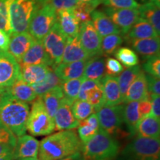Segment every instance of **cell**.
I'll list each match as a JSON object with an SVG mask.
<instances>
[{
	"mask_svg": "<svg viewBox=\"0 0 160 160\" xmlns=\"http://www.w3.org/2000/svg\"><path fill=\"white\" fill-rule=\"evenodd\" d=\"M160 140L137 136L125 148L122 155L133 160L148 157H159Z\"/></svg>",
	"mask_w": 160,
	"mask_h": 160,
	"instance_id": "cell-7",
	"label": "cell"
},
{
	"mask_svg": "<svg viewBox=\"0 0 160 160\" xmlns=\"http://www.w3.org/2000/svg\"><path fill=\"white\" fill-rule=\"evenodd\" d=\"M143 69L148 74L160 78L159 55L145 58V62L143 63Z\"/></svg>",
	"mask_w": 160,
	"mask_h": 160,
	"instance_id": "cell-42",
	"label": "cell"
},
{
	"mask_svg": "<svg viewBox=\"0 0 160 160\" xmlns=\"http://www.w3.org/2000/svg\"><path fill=\"white\" fill-rule=\"evenodd\" d=\"M20 75V66L8 52H0V93L11 87Z\"/></svg>",
	"mask_w": 160,
	"mask_h": 160,
	"instance_id": "cell-10",
	"label": "cell"
},
{
	"mask_svg": "<svg viewBox=\"0 0 160 160\" xmlns=\"http://www.w3.org/2000/svg\"><path fill=\"white\" fill-rule=\"evenodd\" d=\"M35 39L29 32L12 33L10 36V42L8 52L19 63L25 53L28 51L34 42Z\"/></svg>",
	"mask_w": 160,
	"mask_h": 160,
	"instance_id": "cell-14",
	"label": "cell"
},
{
	"mask_svg": "<svg viewBox=\"0 0 160 160\" xmlns=\"http://www.w3.org/2000/svg\"><path fill=\"white\" fill-rule=\"evenodd\" d=\"M86 101L94 108L95 111L105 105V98L101 81L94 88L91 90L87 95Z\"/></svg>",
	"mask_w": 160,
	"mask_h": 160,
	"instance_id": "cell-39",
	"label": "cell"
},
{
	"mask_svg": "<svg viewBox=\"0 0 160 160\" xmlns=\"http://www.w3.org/2000/svg\"><path fill=\"white\" fill-rule=\"evenodd\" d=\"M10 36L0 29V52H7L8 49Z\"/></svg>",
	"mask_w": 160,
	"mask_h": 160,
	"instance_id": "cell-51",
	"label": "cell"
},
{
	"mask_svg": "<svg viewBox=\"0 0 160 160\" xmlns=\"http://www.w3.org/2000/svg\"><path fill=\"white\" fill-rule=\"evenodd\" d=\"M150 2L154 4L157 7L160 8V0H150Z\"/></svg>",
	"mask_w": 160,
	"mask_h": 160,
	"instance_id": "cell-56",
	"label": "cell"
},
{
	"mask_svg": "<svg viewBox=\"0 0 160 160\" xmlns=\"http://www.w3.org/2000/svg\"><path fill=\"white\" fill-rule=\"evenodd\" d=\"M57 21V11L46 2L38 9L30 22L29 33L36 40H42Z\"/></svg>",
	"mask_w": 160,
	"mask_h": 160,
	"instance_id": "cell-6",
	"label": "cell"
},
{
	"mask_svg": "<svg viewBox=\"0 0 160 160\" xmlns=\"http://www.w3.org/2000/svg\"><path fill=\"white\" fill-rule=\"evenodd\" d=\"M105 98V105L114 106L123 102V99L120 93L118 77L106 74L101 80Z\"/></svg>",
	"mask_w": 160,
	"mask_h": 160,
	"instance_id": "cell-19",
	"label": "cell"
},
{
	"mask_svg": "<svg viewBox=\"0 0 160 160\" xmlns=\"http://www.w3.org/2000/svg\"><path fill=\"white\" fill-rule=\"evenodd\" d=\"M57 22L67 38L76 37L79 34L80 25L72 10L57 11Z\"/></svg>",
	"mask_w": 160,
	"mask_h": 160,
	"instance_id": "cell-23",
	"label": "cell"
},
{
	"mask_svg": "<svg viewBox=\"0 0 160 160\" xmlns=\"http://www.w3.org/2000/svg\"><path fill=\"white\" fill-rule=\"evenodd\" d=\"M11 0H0V29L8 35L12 33L9 16V3Z\"/></svg>",
	"mask_w": 160,
	"mask_h": 160,
	"instance_id": "cell-40",
	"label": "cell"
},
{
	"mask_svg": "<svg viewBox=\"0 0 160 160\" xmlns=\"http://www.w3.org/2000/svg\"><path fill=\"white\" fill-rule=\"evenodd\" d=\"M101 3L113 8H138L139 4L135 0H101Z\"/></svg>",
	"mask_w": 160,
	"mask_h": 160,
	"instance_id": "cell-43",
	"label": "cell"
},
{
	"mask_svg": "<svg viewBox=\"0 0 160 160\" xmlns=\"http://www.w3.org/2000/svg\"><path fill=\"white\" fill-rule=\"evenodd\" d=\"M159 37L153 27L142 18H139L127 33V39H148Z\"/></svg>",
	"mask_w": 160,
	"mask_h": 160,
	"instance_id": "cell-28",
	"label": "cell"
},
{
	"mask_svg": "<svg viewBox=\"0 0 160 160\" xmlns=\"http://www.w3.org/2000/svg\"><path fill=\"white\" fill-rule=\"evenodd\" d=\"M139 17L142 18L151 24L157 31V34L160 33V10L159 8L153 3L148 2L142 5L138 8Z\"/></svg>",
	"mask_w": 160,
	"mask_h": 160,
	"instance_id": "cell-29",
	"label": "cell"
},
{
	"mask_svg": "<svg viewBox=\"0 0 160 160\" xmlns=\"http://www.w3.org/2000/svg\"><path fill=\"white\" fill-rule=\"evenodd\" d=\"M3 93L8 94L13 99L25 103L32 102L37 97L31 85H28L22 79L20 76L11 87L4 90L0 93V94H3Z\"/></svg>",
	"mask_w": 160,
	"mask_h": 160,
	"instance_id": "cell-17",
	"label": "cell"
},
{
	"mask_svg": "<svg viewBox=\"0 0 160 160\" xmlns=\"http://www.w3.org/2000/svg\"><path fill=\"white\" fill-rule=\"evenodd\" d=\"M136 2H139L140 3L142 4H144V3H146V2H150V0H135Z\"/></svg>",
	"mask_w": 160,
	"mask_h": 160,
	"instance_id": "cell-59",
	"label": "cell"
},
{
	"mask_svg": "<svg viewBox=\"0 0 160 160\" xmlns=\"http://www.w3.org/2000/svg\"><path fill=\"white\" fill-rule=\"evenodd\" d=\"M127 41L129 42L132 48L138 53L143 56L145 58L159 55V37L142 39H127Z\"/></svg>",
	"mask_w": 160,
	"mask_h": 160,
	"instance_id": "cell-24",
	"label": "cell"
},
{
	"mask_svg": "<svg viewBox=\"0 0 160 160\" xmlns=\"http://www.w3.org/2000/svg\"><path fill=\"white\" fill-rule=\"evenodd\" d=\"M136 133L139 137L159 139L160 120L150 114L142 117L137 124Z\"/></svg>",
	"mask_w": 160,
	"mask_h": 160,
	"instance_id": "cell-26",
	"label": "cell"
},
{
	"mask_svg": "<svg viewBox=\"0 0 160 160\" xmlns=\"http://www.w3.org/2000/svg\"><path fill=\"white\" fill-rule=\"evenodd\" d=\"M89 59V55L85 51L80 42L79 34L76 37L68 38L62 59L63 63L85 61Z\"/></svg>",
	"mask_w": 160,
	"mask_h": 160,
	"instance_id": "cell-18",
	"label": "cell"
},
{
	"mask_svg": "<svg viewBox=\"0 0 160 160\" xmlns=\"http://www.w3.org/2000/svg\"><path fill=\"white\" fill-rule=\"evenodd\" d=\"M21 67L33 65H46L52 67V62L46 53L42 40H36L19 62Z\"/></svg>",
	"mask_w": 160,
	"mask_h": 160,
	"instance_id": "cell-15",
	"label": "cell"
},
{
	"mask_svg": "<svg viewBox=\"0 0 160 160\" xmlns=\"http://www.w3.org/2000/svg\"><path fill=\"white\" fill-rule=\"evenodd\" d=\"M115 57L122 66L127 68L137 65L139 63V57L137 53L129 48H120L115 51Z\"/></svg>",
	"mask_w": 160,
	"mask_h": 160,
	"instance_id": "cell-36",
	"label": "cell"
},
{
	"mask_svg": "<svg viewBox=\"0 0 160 160\" xmlns=\"http://www.w3.org/2000/svg\"><path fill=\"white\" fill-rule=\"evenodd\" d=\"M0 160H13V153H8V154L0 156Z\"/></svg>",
	"mask_w": 160,
	"mask_h": 160,
	"instance_id": "cell-55",
	"label": "cell"
},
{
	"mask_svg": "<svg viewBox=\"0 0 160 160\" xmlns=\"http://www.w3.org/2000/svg\"><path fill=\"white\" fill-rule=\"evenodd\" d=\"M80 2H84L91 5L93 8H96L101 3V0H78Z\"/></svg>",
	"mask_w": 160,
	"mask_h": 160,
	"instance_id": "cell-53",
	"label": "cell"
},
{
	"mask_svg": "<svg viewBox=\"0 0 160 160\" xmlns=\"http://www.w3.org/2000/svg\"><path fill=\"white\" fill-rule=\"evenodd\" d=\"M57 160H83L82 158V153L79 152V153H76L74 155L70 156V157L63 158V159H57Z\"/></svg>",
	"mask_w": 160,
	"mask_h": 160,
	"instance_id": "cell-54",
	"label": "cell"
},
{
	"mask_svg": "<svg viewBox=\"0 0 160 160\" xmlns=\"http://www.w3.org/2000/svg\"><path fill=\"white\" fill-rule=\"evenodd\" d=\"M91 5L84 2H79L78 5L72 10L73 15L77 18L79 24H83L88 22L91 21V14L92 11H94Z\"/></svg>",
	"mask_w": 160,
	"mask_h": 160,
	"instance_id": "cell-41",
	"label": "cell"
},
{
	"mask_svg": "<svg viewBox=\"0 0 160 160\" xmlns=\"http://www.w3.org/2000/svg\"><path fill=\"white\" fill-rule=\"evenodd\" d=\"M51 66L46 65H27L20 68V77L30 85L41 82L45 79Z\"/></svg>",
	"mask_w": 160,
	"mask_h": 160,
	"instance_id": "cell-25",
	"label": "cell"
},
{
	"mask_svg": "<svg viewBox=\"0 0 160 160\" xmlns=\"http://www.w3.org/2000/svg\"><path fill=\"white\" fill-rule=\"evenodd\" d=\"M41 97L42 99L46 111L48 112L50 117L53 119L59 104L61 102L62 99L64 98L61 85H58L57 87L53 88V89L48 91Z\"/></svg>",
	"mask_w": 160,
	"mask_h": 160,
	"instance_id": "cell-31",
	"label": "cell"
},
{
	"mask_svg": "<svg viewBox=\"0 0 160 160\" xmlns=\"http://www.w3.org/2000/svg\"><path fill=\"white\" fill-rule=\"evenodd\" d=\"M73 102L64 97L59 104L54 116L55 129L57 131L73 130L79 125V121L73 116L71 111Z\"/></svg>",
	"mask_w": 160,
	"mask_h": 160,
	"instance_id": "cell-13",
	"label": "cell"
},
{
	"mask_svg": "<svg viewBox=\"0 0 160 160\" xmlns=\"http://www.w3.org/2000/svg\"><path fill=\"white\" fill-rule=\"evenodd\" d=\"M13 148L7 144L0 143V156H3L8 153H13Z\"/></svg>",
	"mask_w": 160,
	"mask_h": 160,
	"instance_id": "cell-52",
	"label": "cell"
},
{
	"mask_svg": "<svg viewBox=\"0 0 160 160\" xmlns=\"http://www.w3.org/2000/svg\"><path fill=\"white\" fill-rule=\"evenodd\" d=\"M83 160H113L119 151L116 139L103 130L84 144L82 148Z\"/></svg>",
	"mask_w": 160,
	"mask_h": 160,
	"instance_id": "cell-3",
	"label": "cell"
},
{
	"mask_svg": "<svg viewBox=\"0 0 160 160\" xmlns=\"http://www.w3.org/2000/svg\"><path fill=\"white\" fill-rule=\"evenodd\" d=\"M47 0H11L9 16L12 33L28 31L32 17Z\"/></svg>",
	"mask_w": 160,
	"mask_h": 160,
	"instance_id": "cell-4",
	"label": "cell"
},
{
	"mask_svg": "<svg viewBox=\"0 0 160 160\" xmlns=\"http://www.w3.org/2000/svg\"><path fill=\"white\" fill-rule=\"evenodd\" d=\"M16 160H39L37 157H31V158H23V159H18Z\"/></svg>",
	"mask_w": 160,
	"mask_h": 160,
	"instance_id": "cell-57",
	"label": "cell"
},
{
	"mask_svg": "<svg viewBox=\"0 0 160 160\" xmlns=\"http://www.w3.org/2000/svg\"><path fill=\"white\" fill-rule=\"evenodd\" d=\"M57 11L61 10H73L79 2L78 0H47Z\"/></svg>",
	"mask_w": 160,
	"mask_h": 160,
	"instance_id": "cell-46",
	"label": "cell"
},
{
	"mask_svg": "<svg viewBox=\"0 0 160 160\" xmlns=\"http://www.w3.org/2000/svg\"><path fill=\"white\" fill-rule=\"evenodd\" d=\"M105 72L108 75L117 77L124 71V67L117 59L112 57H108L105 60Z\"/></svg>",
	"mask_w": 160,
	"mask_h": 160,
	"instance_id": "cell-44",
	"label": "cell"
},
{
	"mask_svg": "<svg viewBox=\"0 0 160 160\" xmlns=\"http://www.w3.org/2000/svg\"><path fill=\"white\" fill-rule=\"evenodd\" d=\"M105 13L123 34H126L130 31L139 18L137 8L117 9L108 8L105 9Z\"/></svg>",
	"mask_w": 160,
	"mask_h": 160,
	"instance_id": "cell-12",
	"label": "cell"
},
{
	"mask_svg": "<svg viewBox=\"0 0 160 160\" xmlns=\"http://www.w3.org/2000/svg\"><path fill=\"white\" fill-rule=\"evenodd\" d=\"M150 95L148 90L147 80L145 72L141 71L134 81L130 85L123 102H140L149 99Z\"/></svg>",
	"mask_w": 160,
	"mask_h": 160,
	"instance_id": "cell-20",
	"label": "cell"
},
{
	"mask_svg": "<svg viewBox=\"0 0 160 160\" xmlns=\"http://www.w3.org/2000/svg\"><path fill=\"white\" fill-rule=\"evenodd\" d=\"M122 42L123 39L119 34H111L103 37L101 41L102 54H113Z\"/></svg>",
	"mask_w": 160,
	"mask_h": 160,
	"instance_id": "cell-38",
	"label": "cell"
},
{
	"mask_svg": "<svg viewBox=\"0 0 160 160\" xmlns=\"http://www.w3.org/2000/svg\"><path fill=\"white\" fill-rule=\"evenodd\" d=\"M147 80L148 90L151 94L159 95L160 93V81L159 78L153 77L149 74H145Z\"/></svg>",
	"mask_w": 160,
	"mask_h": 160,
	"instance_id": "cell-48",
	"label": "cell"
},
{
	"mask_svg": "<svg viewBox=\"0 0 160 160\" xmlns=\"http://www.w3.org/2000/svg\"><path fill=\"white\" fill-rule=\"evenodd\" d=\"M17 142V137L6 127L0 119V143L7 144L14 148Z\"/></svg>",
	"mask_w": 160,
	"mask_h": 160,
	"instance_id": "cell-45",
	"label": "cell"
},
{
	"mask_svg": "<svg viewBox=\"0 0 160 160\" xmlns=\"http://www.w3.org/2000/svg\"><path fill=\"white\" fill-rule=\"evenodd\" d=\"M140 160H159V157H148Z\"/></svg>",
	"mask_w": 160,
	"mask_h": 160,
	"instance_id": "cell-58",
	"label": "cell"
},
{
	"mask_svg": "<svg viewBox=\"0 0 160 160\" xmlns=\"http://www.w3.org/2000/svg\"><path fill=\"white\" fill-rule=\"evenodd\" d=\"M39 142L32 136L24 134L18 137L13 151V160L23 158L37 157Z\"/></svg>",
	"mask_w": 160,
	"mask_h": 160,
	"instance_id": "cell-16",
	"label": "cell"
},
{
	"mask_svg": "<svg viewBox=\"0 0 160 160\" xmlns=\"http://www.w3.org/2000/svg\"><path fill=\"white\" fill-rule=\"evenodd\" d=\"M78 137L82 143L85 144L99 132L100 126L96 113H92L87 119L79 122L78 126Z\"/></svg>",
	"mask_w": 160,
	"mask_h": 160,
	"instance_id": "cell-27",
	"label": "cell"
},
{
	"mask_svg": "<svg viewBox=\"0 0 160 160\" xmlns=\"http://www.w3.org/2000/svg\"><path fill=\"white\" fill-rule=\"evenodd\" d=\"M67 39L57 21L48 33L42 39L44 48L53 65L52 67L62 62Z\"/></svg>",
	"mask_w": 160,
	"mask_h": 160,
	"instance_id": "cell-8",
	"label": "cell"
},
{
	"mask_svg": "<svg viewBox=\"0 0 160 160\" xmlns=\"http://www.w3.org/2000/svg\"><path fill=\"white\" fill-rule=\"evenodd\" d=\"M123 105L114 106L104 105L96 113L99 120L100 129L113 136L120 131L123 122Z\"/></svg>",
	"mask_w": 160,
	"mask_h": 160,
	"instance_id": "cell-9",
	"label": "cell"
},
{
	"mask_svg": "<svg viewBox=\"0 0 160 160\" xmlns=\"http://www.w3.org/2000/svg\"><path fill=\"white\" fill-rule=\"evenodd\" d=\"M139 110L142 117L150 114L151 110V102L150 98L139 102Z\"/></svg>",
	"mask_w": 160,
	"mask_h": 160,
	"instance_id": "cell-50",
	"label": "cell"
},
{
	"mask_svg": "<svg viewBox=\"0 0 160 160\" xmlns=\"http://www.w3.org/2000/svg\"><path fill=\"white\" fill-rule=\"evenodd\" d=\"M87 60L71 63H59L53 68L55 73L62 81L78 79L83 77Z\"/></svg>",
	"mask_w": 160,
	"mask_h": 160,
	"instance_id": "cell-22",
	"label": "cell"
},
{
	"mask_svg": "<svg viewBox=\"0 0 160 160\" xmlns=\"http://www.w3.org/2000/svg\"><path fill=\"white\" fill-rule=\"evenodd\" d=\"M100 83L99 80H91V79H84L82 83L81 87H80L79 94H78L77 99L86 101L87 99V95L88 92L93 88L99 85Z\"/></svg>",
	"mask_w": 160,
	"mask_h": 160,
	"instance_id": "cell-47",
	"label": "cell"
},
{
	"mask_svg": "<svg viewBox=\"0 0 160 160\" xmlns=\"http://www.w3.org/2000/svg\"><path fill=\"white\" fill-rule=\"evenodd\" d=\"M79 37L80 42L90 58L102 55V37L93 27L91 21L81 24Z\"/></svg>",
	"mask_w": 160,
	"mask_h": 160,
	"instance_id": "cell-11",
	"label": "cell"
},
{
	"mask_svg": "<svg viewBox=\"0 0 160 160\" xmlns=\"http://www.w3.org/2000/svg\"><path fill=\"white\" fill-rule=\"evenodd\" d=\"M62 82V81L57 77L53 68L51 67L43 81L35 85H32L31 87L37 97H42L45 93L51 91L53 88L58 85H61Z\"/></svg>",
	"mask_w": 160,
	"mask_h": 160,
	"instance_id": "cell-33",
	"label": "cell"
},
{
	"mask_svg": "<svg viewBox=\"0 0 160 160\" xmlns=\"http://www.w3.org/2000/svg\"><path fill=\"white\" fill-rule=\"evenodd\" d=\"M85 79L83 77L78 79H73L62 81L61 83V88L62 90L64 97L69 100L71 102L76 101L78 98L80 87Z\"/></svg>",
	"mask_w": 160,
	"mask_h": 160,
	"instance_id": "cell-35",
	"label": "cell"
},
{
	"mask_svg": "<svg viewBox=\"0 0 160 160\" xmlns=\"http://www.w3.org/2000/svg\"><path fill=\"white\" fill-rule=\"evenodd\" d=\"M71 111L74 117L79 121L87 119L89 116L94 113V108L87 101L77 99L71 105Z\"/></svg>",
	"mask_w": 160,
	"mask_h": 160,
	"instance_id": "cell-37",
	"label": "cell"
},
{
	"mask_svg": "<svg viewBox=\"0 0 160 160\" xmlns=\"http://www.w3.org/2000/svg\"><path fill=\"white\" fill-rule=\"evenodd\" d=\"M91 17L93 27L101 37L121 33L120 29L104 12L94 10L92 11Z\"/></svg>",
	"mask_w": 160,
	"mask_h": 160,
	"instance_id": "cell-21",
	"label": "cell"
},
{
	"mask_svg": "<svg viewBox=\"0 0 160 160\" xmlns=\"http://www.w3.org/2000/svg\"><path fill=\"white\" fill-rule=\"evenodd\" d=\"M141 71V67L139 65H137L133 66V67L126 68L125 71L119 73V77H117L120 93H121L123 101L130 85L136 79V78L137 77V76L139 75Z\"/></svg>",
	"mask_w": 160,
	"mask_h": 160,
	"instance_id": "cell-34",
	"label": "cell"
},
{
	"mask_svg": "<svg viewBox=\"0 0 160 160\" xmlns=\"http://www.w3.org/2000/svg\"><path fill=\"white\" fill-rule=\"evenodd\" d=\"M142 116L139 110V102H129L124 106L123 122L126 124L131 135H134L137 124Z\"/></svg>",
	"mask_w": 160,
	"mask_h": 160,
	"instance_id": "cell-32",
	"label": "cell"
},
{
	"mask_svg": "<svg viewBox=\"0 0 160 160\" xmlns=\"http://www.w3.org/2000/svg\"><path fill=\"white\" fill-rule=\"evenodd\" d=\"M26 130L34 137L50 135L55 131L54 120L46 111L41 97H37L32 104L26 122Z\"/></svg>",
	"mask_w": 160,
	"mask_h": 160,
	"instance_id": "cell-5",
	"label": "cell"
},
{
	"mask_svg": "<svg viewBox=\"0 0 160 160\" xmlns=\"http://www.w3.org/2000/svg\"><path fill=\"white\" fill-rule=\"evenodd\" d=\"M105 59L102 57H92L91 59L87 60L84 70L83 77L86 79L101 80L105 76Z\"/></svg>",
	"mask_w": 160,
	"mask_h": 160,
	"instance_id": "cell-30",
	"label": "cell"
},
{
	"mask_svg": "<svg viewBox=\"0 0 160 160\" xmlns=\"http://www.w3.org/2000/svg\"><path fill=\"white\" fill-rule=\"evenodd\" d=\"M150 100L151 102V110L150 115L160 120V97L159 95L151 94Z\"/></svg>",
	"mask_w": 160,
	"mask_h": 160,
	"instance_id": "cell-49",
	"label": "cell"
},
{
	"mask_svg": "<svg viewBox=\"0 0 160 160\" xmlns=\"http://www.w3.org/2000/svg\"><path fill=\"white\" fill-rule=\"evenodd\" d=\"M30 113L27 103L8 94H0V119L16 137L26 133V122Z\"/></svg>",
	"mask_w": 160,
	"mask_h": 160,
	"instance_id": "cell-2",
	"label": "cell"
},
{
	"mask_svg": "<svg viewBox=\"0 0 160 160\" xmlns=\"http://www.w3.org/2000/svg\"><path fill=\"white\" fill-rule=\"evenodd\" d=\"M82 143L72 130L59 131L44 138L39 142V160H57L82 151Z\"/></svg>",
	"mask_w": 160,
	"mask_h": 160,
	"instance_id": "cell-1",
	"label": "cell"
}]
</instances>
